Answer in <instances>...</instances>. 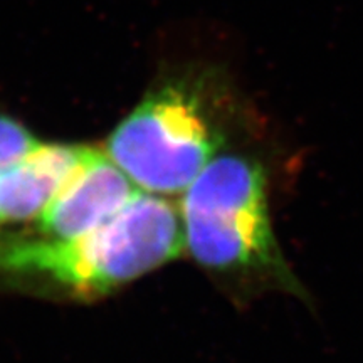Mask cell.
I'll return each instance as SVG.
<instances>
[{
  "label": "cell",
  "mask_w": 363,
  "mask_h": 363,
  "mask_svg": "<svg viewBox=\"0 0 363 363\" xmlns=\"http://www.w3.org/2000/svg\"><path fill=\"white\" fill-rule=\"evenodd\" d=\"M269 169L256 153L225 148L182 194L185 247L239 301L283 293L308 301L271 217Z\"/></svg>",
  "instance_id": "cell-1"
},
{
  "label": "cell",
  "mask_w": 363,
  "mask_h": 363,
  "mask_svg": "<svg viewBox=\"0 0 363 363\" xmlns=\"http://www.w3.org/2000/svg\"><path fill=\"white\" fill-rule=\"evenodd\" d=\"M184 249L179 207L140 190L111 220L81 238L0 230V283L93 299L165 266Z\"/></svg>",
  "instance_id": "cell-2"
},
{
  "label": "cell",
  "mask_w": 363,
  "mask_h": 363,
  "mask_svg": "<svg viewBox=\"0 0 363 363\" xmlns=\"http://www.w3.org/2000/svg\"><path fill=\"white\" fill-rule=\"evenodd\" d=\"M229 108L202 79L163 81L116 125L104 152L142 192L184 194L229 148Z\"/></svg>",
  "instance_id": "cell-3"
},
{
  "label": "cell",
  "mask_w": 363,
  "mask_h": 363,
  "mask_svg": "<svg viewBox=\"0 0 363 363\" xmlns=\"http://www.w3.org/2000/svg\"><path fill=\"white\" fill-rule=\"evenodd\" d=\"M138 192L106 152L93 147L78 172L24 233L48 240L81 238L111 220Z\"/></svg>",
  "instance_id": "cell-4"
},
{
  "label": "cell",
  "mask_w": 363,
  "mask_h": 363,
  "mask_svg": "<svg viewBox=\"0 0 363 363\" xmlns=\"http://www.w3.org/2000/svg\"><path fill=\"white\" fill-rule=\"evenodd\" d=\"M88 145L39 143L0 172V229L34 224L83 165Z\"/></svg>",
  "instance_id": "cell-5"
},
{
  "label": "cell",
  "mask_w": 363,
  "mask_h": 363,
  "mask_svg": "<svg viewBox=\"0 0 363 363\" xmlns=\"http://www.w3.org/2000/svg\"><path fill=\"white\" fill-rule=\"evenodd\" d=\"M35 145L38 140L21 121L0 115V172L24 157Z\"/></svg>",
  "instance_id": "cell-6"
}]
</instances>
